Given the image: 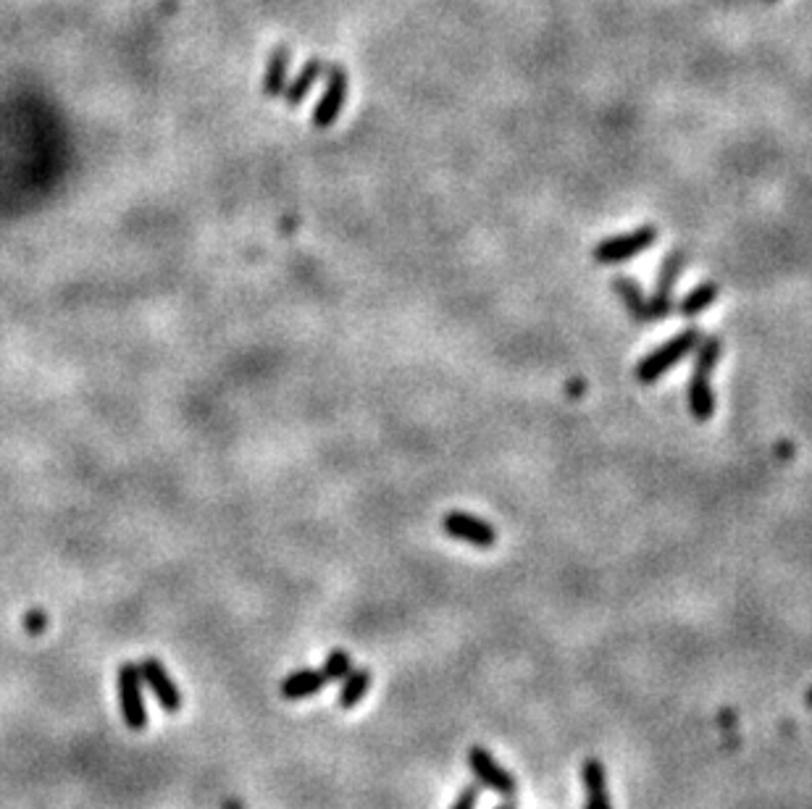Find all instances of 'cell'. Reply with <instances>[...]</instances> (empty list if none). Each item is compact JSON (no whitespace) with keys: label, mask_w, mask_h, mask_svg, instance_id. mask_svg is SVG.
I'll return each instance as SVG.
<instances>
[{"label":"cell","mask_w":812,"mask_h":809,"mask_svg":"<svg viewBox=\"0 0 812 809\" xmlns=\"http://www.w3.org/2000/svg\"><path fill=\"white\" fill-rule=\"evenodd\" d=\"M479 794L481 788L479 783H474V786H466L463 791L458 794V799L452 802L450 809H476V802H479Z\"/></svg>","instance_id":"cell-18"},{"label":"cell","mask_w":812,"mask_h":809,"mask_svg":"<svg viewBox=\"0 0 812 809\" xmlns=\"http://www.w3.org/2000/svg\"><path fill=\"white\" fill-rule=\"evenodd\" d=\"M442 528L450 539H458V542H466L471 547L479 549H489L497 544V531L495 526L484 518H476L471 513H460V510H452L442 518Z\"/></svg>","instance_id":"cell-6"},{"label":"cell","mask_w":812,"mask_h":809,"mask_svg":"<svg viewBox=\"0 0 812 809\" xmlns=\"http://www.w3.org/2000/svg\"><path fill=\"white\" fill-rule=\"evenodd\" d=\"M700 339H702L700 329H686L681 331V334H676V337L668 339L665 345L657 347L655 352H650L647 358L639 360V366H636V379L642 381V384H655L660 376L673 371L694 347L700 345Z\"/></svg>","instance_id":"cell-2"},{"label":"cell","mask_w":812,"mask_h":809,"mask_svg":"<svg viewBox=\"0 0 812 809\" xmlns=\"http://www.w3.org/2000/svg\"><path fill=\"white\" fill-rule=\"evenodd\" d=\"M371 670L368 668H353L342 678V689H339V707L342 710H353L361 704V699L366 697L368 689H371Z\"/></svg>","instance_id":"cell-14"},{"label":"cell","mask_w":812,"mask_h":809,"mask_svg":"<svg viewBox=\"0 0 812 809\" xmlns=\"http://www.w3.org/2000/svg\"><path fill=\"white\" fill-rule=\"evenodd\" d=\"M140 668L142 683L153 691V697L158 699L166 712H179L182 710V694H179V686L174 683V678L169 676V668L163 665L156 657H145L142 662H137Z\"/></svg>","instance_id":"cell-7"},{"label":"cell","mask_w":812,"mask_h":809,"mask_svg":"<svg viewBox=\"0 0 812 809\" xmlns=\"http://www.w3.org/2000/svg\"><path fill=\"white\" fill-rule=\"evenodd\" d=\"M468 767H471V773H474V778L479 781V786L489 788V791H495V794L505 796V799H513V796L518 794L516 778H513V775H510L508 770L487 752V749L474 746V749L468 752Z\"/></svg>","instance_id":"cell-5"},{"label":"cell","mask_w":812,"mask_h":809,"mask_svg":"<svg viewBox=\"0 0 812 809\" xmlns=\"http://www.w3.org/2000/svg\"><path fill=\"white\" fill-rule=\"evenodd\" d=\"M657 242V226H639L634 232L618 234L610 240L600 242L594 247V261L605 263V266H615V263L634 261L636 255H642L644 250H650Z\"/></svg>","instance_id":"cell-4"},{"label":"cell","mask_w":812,"mask_h":809,"mask_svg":"<svg viewBox=\"0 0 812 809\" xmlns=\"http://www.w3.org/2000/svg\"><path fill=\"white\" fill-rule=\"evenodd\" d=\"M353 668H355L353 660H350V655H347L345 649H332V652L326 655L321 673H324L326 683H337V681H342V678H345Z\"/></svg>","instance_id":"cell-17"},{"label":"cell","mask_w":812,"mask_h":809,"mask_svg":"<svg viewBox=\"0 0 812 809\" xmlns=\"http://www.w3.org/2000/svg\"><path fill=\"white\" fill-rule=\"evenodd\" d=\"M292 50L287 45H276V50L269 56L266 74H263V95L266 98H279L287 90V77H290Z\"/></svg>","instance_id":"cell-11"},{"label":"cell","mask_w":812,"mask_h":809,"mask_svg":"<svg viewBox=\"0 0 812 809\" xmlns=\"http://www.w3.org/2000/svg\"><path fill=\"white\" fill-rule=\"evenodd\" d=\"M681 268H684V253H681V250H673L671 255H665L663 266H660V274H657L655 295H652L650 300L652 318H655V321H663L665 316H671L673 289H676L678 276H681Z\"/></svg>","instance_id":"cell-9"},{"label":"cell","mask_w":812,"mask_h":809,"mask_svg":"<svg viewBox=\"0 0 812 809\" xmlns=\"http://www.w3.org/2000/svg\"><path fill=\"white\" fill-rule=\"evenodd\" d=\"M119 707L121 718L132 731H145L148 728V704L142 694V676L137 662H121L119 665Z\"/></svg>","instance_id":"cell-3"},{"label":"cell","mask_w":812,"mask_h":809,"mask_svg":"<svg viewBox=\"0 0 812 809\" xmlns=\"http://www.w3.org/2000/svg\"><path fill=\"white\" fill-rule=\"evenodd\" d=\"M497 809H516V804L508 802V804H502V807H497Z\"/></svg>","instance_id":"cell-19"},{"label":"cell","mask_w":812,"mask_h":809,"mask_svg":"<svg viewBox=\"0 0 812 809\" xmlns=\"http://www.w3.org/2000/svg\"><path fill=\"white\" fill-rule=\"evenodd\" d=\"M347 100V71L339 64L329 66V77H326L324 98L318 100L316 111H313V127L326 129L332 127L339 119V113L345 108Z\"/></svg>","instance_id":"cell-8"},{"label":"cell","mask_w":812,"mask_h":809,"mask_svg":"<svg viewBox=\"0 0 812 809\" xmlns=\"http://www.w3.org/2000/svg\"><path fill=\"white\" fill-rule=\"evenodd\" d=\"M613 289H615V295L621 297V303L626 305V310H629L631 316H634V321H639V324L655 321V318H652L650 300L644 297L642 287H639L634 279H629V276H615Z\"/></svg>","instance_id":"cell-12"},{"label":"cell","mask_w":812,"mask_h":809,"mask_svg":"<svg viewBox=\"0 0 812 809\" xmlns=\"http://www.w3.org/2000/svg\"><path fill=\"white\" fill-rule=\"evenodd\" d=\"M807 704H810V707H812V689L807 691Z\"/></svg>","instance_id":"cell-20"},{"label":"cell","mask_w":812,"mask_h":809,"mask_svg":"<svg viewBox=\"0 0 812 809\" xmlns=\"http://www.w3.org/2000/svg\"><path fill=\"white\" fill-rule=\"evenodd\" d=\"M721 337L710 334L702 339L697 360H694L692 379H689V410L697 421H710L715 416V392H713V373L721 360Z\"/></svg>","instance_id":"cell-1"},{"label":"cell","mask_w":812,"mask_h":809,"mask_svg":"<svg viewBox=\"0 0 812 809\" xmlns=\"http://www.w3.org/2000/svg\"><path fill=\"white\" fill-rule=\"evenodd\" d=\"M324 686H326V678L321 670H313V668L295 670L292 676H287L282 681V697L290 699V702H297V699L313 697V694H318V691L324 689Z\"/></svg>","instance_id":"cell-13"},{"label":"cell","mask_w":812,"mask_h":809,"mask_svg":"<svg viewBox=\"0 0 812 809\" xmlns=\"http://www.w3.org/2000/svg\"><path fill=\"white\" fill-rule=\"evenodd\" d=\"M581 783L587 788V804L584 809H613L608 791V770L600 760H587L581 765Z\"/></svg>","instance_id":"cell-10"},{"label":"cell","mask_w":812,"mask_h":809,"mask_svg":"<svg viewBox=\"0 0 812 809\" xmlns=\"http://www.w3.org/2000/svg\"><path fill=\"white\" fill-rule=\"evenodd\" d=\"M321 71H324V61H321V58L305 61L303 71H300L295 82L284 90V98H287L290 106H300V103H303L305 95H308V92L313 90V85H316V79L321 77Z\"/></svg>","instance_id":"cell-15"},{"label":"cell","mask_w":812,"mask_h":809,"mask_svg":"<svg viewBox=\"0 0 812 809\" xmlns=\"http://www.w3.org/2000/svg\"><path fill=\"white\" fill-rule=\"evenodd\" d=\"M718 295H721V287L715 282H705L700 284V287H694L692 292L678 303V310H681V316L684 318L700 316L702 310H707L715 300H718Z\"/></svg>","instance_id":"cell-16"}]
</instances>
